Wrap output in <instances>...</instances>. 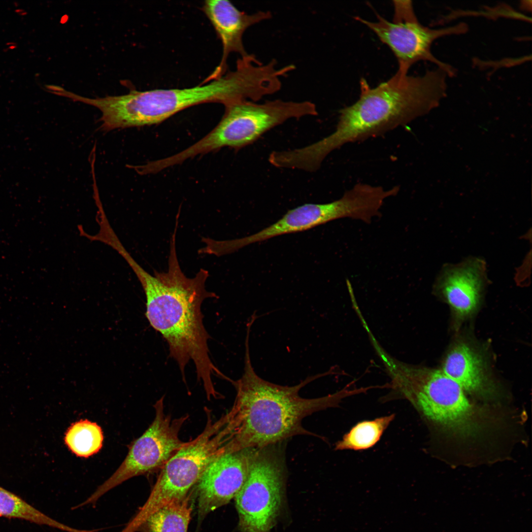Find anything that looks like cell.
Here are the masks:
<instances>
[{"instance_id":"cell-1","label":"cell","mask_w":532,"mask_h":532,"mask_svg":"<svg viewBox=\"0 0 532 532\" xmlns=\"http://www.w3.org/2000/svg\"><path fill=\"white\" fill-rule=\"evenodd\" d=\"M177 227L170 243L168 269L166 272L145 271L127 250L121 256L135 274L146 297L145 316L151 327L167 342L169 356L177 362L182 379L186 382L185 368L190 361L194 363L197 378L203 386L207 398L215 397L213 375L227 379L214 365L207 344L209 335L203 323L201 305L207 298L217 297L208 291L205 282L208 271L203 268L193 278L182 272L175 246Z\"/></svg>"},{"instance_id":"cell-2","label":"cell","mask_w":532,"mask_h":532,"mask_svg":"<svg viewBox=\"0 0 532 532\" xmlns=\"http://www.w3.org/2000/svg\"><path fill=\"white\" fill-rule=\"evenodd\" d=\"M250 332V330L246 331L243 374L231 382L236 393L234 403L228 411L233 429L229 453L286 442L298 435L319 437L303 428V419L314 412L338 406L343 399L356 395V390L348 384L342 389L322 397L306 399L299 395L300 390L308 383L336 374L333 368L309 376L293 386L279 385L262 379L252 365Z\"/></svg>"},{"instance_id":"cell-3","label":"cell","mask_w":532,"mask_h":532,"mask_svg":"<svg viewBox=\"0 0 532 532\" xmlns=\"http://www.w3.org/2000/svg\"><path fill=\"white\" fill-rule=\"evenodd\" d=\"M447 76L439 68L416 76L398 70L374 88L362 78L359 99L339 110L333 132L303 147V159L311 166L318 167L330 153L346 144L407 125L437 106L446 96Z\"/></svg>"},{"instance_id":"cell-4","label":"cell","mask_w":532,"mask_h":532,"mask_svg":"<svg viewBox=\"0 0 532 532\" xmlns=\"http://www.w3.org/2000/svg\"><path fill=\"white\" fill-rule=\"evenodd\" d=\"M210 81L191 88L133 90L115 96L111 103L112 118L120 129L151 125L197 104L219 102L226 106L250 100L257 89L254 74L241 64Z\"/></svg>"},{"instance_id":"cell-5","label":"cell","mask_w":532,"mask_h":532,"mask_svg":"<svg viewBox=\"0 0 532 532\" xmlns=\"http://www.w3.org/2000/svg\"><path fill=\"white\" fill-rule=\"evenodd\" d=\"M378 357L390 378L386 399L407 400L426 420L446 430L466 434L477 427V409L441 370L404 363L385 350Z\"/></svg>"},{"instance_id":"cell-6","label":"cell","mask_w":532,"mask_h":532,"mask_svg":"<svg viewBox=\"0 0 532 532\" xmlns=\"http://www.w3.org/2000/svg\"><path fill=\"white\" fill-rule=\"evenodd\" d=\"M206 422L203 431L185 444L161 469L143 505L129 521L136 530L151 514L173 500L185 499L200 476L213 461L228 453L232 428L228 412L215 420L204 408Z\"/></svg>"},{"instance_id":"cell-7","label":"cell","mask_w":532,"mask_h":532,"mask_svg":"<svg viewBox=\"0 0 532 532\" xmlns=\"http://www.w3.org/2000/svg\"><path fill=\"white\" fill-rule=\"evenodd\" d=\"M225 106L223 117L212 131L175 155L178 162L223 147L241 148L289 119L318 115L315 104L307 100L277 99L259 103L245 100Z\"/></svg>"},{"instance_id":"cell-8","label":"cell","mask_w":532,"mask_h":532,"mask_svg":"<svg viewBox=\"0 0 532 532\" xmlns=\"http://www.w3.org/2000/svg\"><path fill=\"white\" fill-rule=\"evenodd\" d=\"M285 442L256 449L249 473L234 498L241 532H268L284 500L287 468Z\"/></svg>"},{"instance_id":"cell-9","label":"cell","mask_w":532,"mask_h":532,"mask_svg":"<svg viewBox=\"0 0 532 532\" xmlns=\"http://www.w3.org/2000/svg\"><path fill=\"white\" fill-rule=\"evenodd\" d=\"M393 2L394 12L392 21L376 12L377 21H369L359 16L355 19L368 27L391 49L398 60V71L407 73L416 62L428 61L436 65L448 76L455 75L454 68L436 58L431 48L433 42L439 37L466 33L468 29L467 24L460 23L444 28L431 29L419 22L411 0Z\"/></svg>"},{"instance_id":"cell-10","label":"cell","mask_w":532,"mask_h":532,"mask_svg":"<svg viewBox=\"0 0 532 532\" xmlns=\"http://www.w3.org/2000/svg\"><path fill=\"white\" fill-rule=\"evenodd\" d=\"M164 396L154 404V419L148 429L130 445L128 454L114 473L85 500L95 505L105 494L124 481L161 469L186 443L179 437L189 415L172 418L164 410Z\"/></svg>"},{"instance_id":"cell-11","label":"cell","mask_w":532,"mask_h":532,"mask_svg":"<svg viewBox=\"0 0 532 532\" xmlns=\"http://www.w3.org/2000/svg\"><path fill=\"white\" fill-rule=\"evenodd\" d=\"M362 204L354 193L346 191L339 199L326 203H305L288 210L274 223L252 235L229 240L218 241L221 255L233 252L250 244L281 235L305 231L330 221L343 218L357 219Z\"/></svg>"},{"instance_id":"cell-12","label":"cell","mask_w":532,"mask_h":532,"mask_svg":"<svg viewBox=\"0 0 532 532\" xmlns=\"http://www.w3.org/2000/svg\"><path fill=\"white\" fill-rule=\"evenodd\" d=\"M256 449L225 454L205 469L189 494L197 501L198 525L210 512L234 499L247 478Z\"/></svg>"},{"instance_id":"cell-13","label":"cell","mask_w":532,"mask_h":532,"mask_svg":"<svg viewBox=\"0 0 532 532\" xmlns=\"http://www.w3.org/2000/svg\"><path fill=\"white\" fill-rule=\"evenodd\" d=\"M487 280L485 262L470 258L458 264L445 266L437 277L434 288L457 318L463 319L476 309Z\"/></svg>"},{"instance_id":"cell-14","label":"cell","mask_w":532,"mask_h":532,"mask_svg":"<svg viewBox=\"0 0 532 532\" xmlns=\"http://www.w3.org/2000/svg\"><path fill=\"white\" fill-rule=\"evenodd\" d=\"M202 9L223 45L222 60L214 71L204 81L208 82L225 74L227 60L231 53H238L241 57L248 54L242 42L243 33L250 26L270 19L272 14L268 11L247 14L238 10L230 1L225 0H206Z\"/></svg>"},{"instance_id":"cell-15","label":"cell","mask_w":532,"mask_h":532,"mask_svg":"<svg viewBox=\"0 0 532 532\" xmlns=\"http://www.w3.org/2000/svg\"><path fill=\"white\" fill-rule=\"evenodd\" d=\"M441 370L471 394L486 398L496 392L482 358L465 343H458L451 348Z\"/></svg>"},{"instance_id":"cell-16","label":"cell","mask_w":532,"mask_h":532,"mask_svg":"<svg viewBox=\"0 0 532 532\" xmlns=\"http://www.w3.org/2000/svg\"><path fill=\"white\" fill-rule=\"evenodd\" d=\"M192 499L173 500L147 517L136 532H188L191 518Z\"/></svg>"},{"instance_id":"cell-17","label":"cell","mask_w":532,"mask_h":532,"mask_svg":"<svg viewBox=\"0 0 532 532\" xmlns=\"http://www.w3.org/2000/svg\"><path fill=\"white\" fill-rule=\"evenodd\" d=\"M0 517L17 518L45 525L65 532H85L51 518L19 496L0 486Z\"/></svg>"},{"instance_id":"cell-18","label":"cell","mask_w":532,"mask_h":532,"mask_svg":"<svg viewBox=\"0 0 532 532\" xmlns=\"http://www.w3.org/2000/svg\"><path fill=\"white\" fill-rule=\"evenodd\" d=\"M395 418V414L360 422L345 434L335 444L336 450L360 451L375 445Z\"/></svg>"},{"instance_id":"cell-19","label":"cell","mask_w":532,"mask_h":532,"mask_svg":"<svg viewBox=\"0 0 532 532\" xmlns=\"http://www.w3.org/2000/svg\"><path fill=\"white\" fill-rule=\"evenodd\" d=\"M64 439L73 453L78 457L88 458L100 450L103 435L100 426L85 419L72 424L67 430Z\"/></svg>"}]
</instances>
